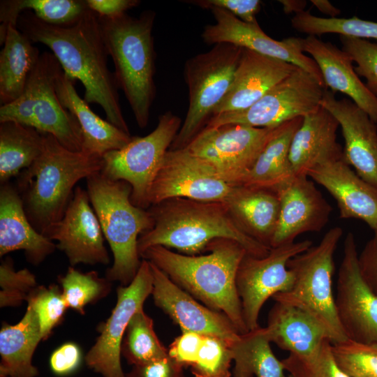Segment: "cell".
Here are the masks:
<instances>
[{"mask_svg":"<svg viewBox=\"0 0 377 377\" xmlns=\"http://www.w3.org/2000/svg\"><path fill=\"white\" fill-rule=\"evenodd\" d=\"M17 27L33 43L46 45L64 72L82 84L84 99L99 105L106 120L131 135L114 74L108 66L109 54L96 13L89 8L77 22L64 27L45 23L27 10L20 14Z\"/></svg>","mask_w":377,"mask_h":377,"instance_id":"6da1fadb","label":"cell"},{"mask_svg":"<svg viewBox=\"0 0 377 377\" xmlns=\"http://www.w3.org/2000/svg\"><path fill=\"white\" fill-rule=\"evenodd\" d=\"M207 254L188 256L162 246L141 255L163 271L178 286L206 306L226 314L240 334L248 332L236 286L239 264L247 253L235 240L218 238L207 248Z\"/></svg>","mask_w":377,"mask_h":377,"instance_id":"7a4b0ae2","label":"cell"},{"mask_svg":"<svg viewBox=\"0 0 377 377\" xmlns=\"http://www.w3.org/2000/svg\"><path fill=\"white\" fill-rule=\"evenodd\" d=\"M147 209L154 226L138 238L140 256L154 246L175 249L184 255H200L218 238L235 240L248 254L257 258L266 256L271 249L244 231L226 202L174 198L151 205Z\"/></svg>","mask_w":377,"mask_h":377,"instance_id":"3957f363","label":"cell"},{"mask_svg":"<svg viewBox=\"0 0 377 377\" xmlns=\"http://www.w3.org/2000/svg\"><path fill=\"white\" fill-rule=\"evenodd\" d=\"M44 136L42 153L18 175L16 187L28 219L41 234L63 217L77 182L103 165L101 156L71 151L52 135Z\"/></svg>","mask_w":377,"mask_h":377,"instance_id":"277c9868","label":"cell"},{"mask_svg":"<svg viewBox=\"0 0 377 377\" xmlns=\"http://www.w3.org/2000/svg\"><path fill=\"white\" fill-rule=\"evenodd\" d=\"M98 16L119 89L123 91L138 126L144 128L156 96L152 36L156 13L148 10L138 17L126 13L114 17Z\"/></svg>","mask_w":377,"mask_h":377,"instance_id":"5b68a950","label":"cell"},{"mask_svg":"<svg viewBox=\"0 0 377 377\" xmlns=\"http://www.w3.org/2000/svg\"><path fill=\"white\" fill-rule=\"evenodd\" d=\"M87 179V191L100 222L104 237L113 254V264L105 278L129 285L141 261L138 249L140 235L154 226L148 209L136 207L131 200L132 188L125 181L111 180L101 172Z\"/></svg>","mask_w":377,"mask_h":377,"instance_id":"8992f818","label":"cell"},{"mask_svg":"<svg viewBox=\"0 0 377 377\" xmlns=\"http://www.w3.org/2000/svg\"><path fill=\"white\" fill-rule=\"evenodd\" d=\"M342 235L341 228L334 227L318 245L292 258L287 267L294 276L293 288L272 297L275 302L297 306L312 316L325 330L332 344L348 340L338 319L332 287L334 255Z\"/></svg>","mask_w":377,"mask_h":377,"instance_id":"52a82bcc","label":"cell"},{"mask_svg":"<svg viewBox=\"0 0 377 377\" xmlns=\"http://www.w3.org/2000/svg\"><path fill=\"white\" fill-rule=\"evenodd\" d=\"M61 69L52 52L40 53L20 96L1 105L0 123L15 121L31 126L52 135L68 149L82 151V129L76 118L61 105L55 89V80Z\"/></svg>","mask_w":377,"mask_h":377,"instance_id":"ba28073f","label":"cell"},{"mask_svg":"<svg viewBox=\"0 0 377 377\" xmlns=\"http://www.w3.org/2000/svg\"><path fill=\"white\" fill-rule=\"evenodd\" d=\"M242 51V47L234 45L219 43L186 61L184 75L189 104L170 149L186 147L204 128L230 88Z\"/></svg>","mask_w":377,"mask_h":377,"instance_id":"9c48e42d","label":"cell"},{"mask_svg":"<svg viewBox=\"0 0 377 377\" xmlns=\"http://www.w3.org/2000/svg\"><path fill=\"white\" fill-rule=\"evenodd\" d=\"M182 124L181 119L172 112H164L149 134L132 137L123 148L103 154L101 172L111 180L128 183L132 203L147 209L151 206L152 183Z\"/></svg>","mask_w":377,"mask_h":377,"instance_id":"30bf717a","label":"cell"},{"mask_svg":"<svg viewBox=\"0 0 377 377\" xmlns=\"http://www.w3.org/2000/svg\"><path fill=\"white\" fill-rule=\"evenodd\" d=\"M326 87L305 70L297 68L251 107L214 115L205 127L236 124L256 128H275L304 117L320 105Z\"/></svg>","mask_w":377,"mask_h":377,"instance_id":"8fae6325","label":"cell"},{"mask_svg":"<svg viewBox=\"0 0 377 377\" xmlns=\"http://www.w3.org/2000/svg\"><path fill=\"white\" fill-rule=\"evenodd\" d=\"M280 126L256 128L228 124L205 127L186 148L211 164L228 184L240 186Z\"/></svg>","mask_w":377,"mask_h":377,"instance_id":"7c38bea8","label":"cell"},{"mask_svg":"<svg viewBox=\"0 0 377 377\" xmlns=\"http://www.w3.org/2000/svg\"><path fill=\"white\" fill-rule=\"evenodd\" d=\"M311 246V241L303 240L271 248L263 258L246 253L242 258L237 272L236 286L248 332L260 327L259 313L269 297L293 288L294 276L287 263Z\"/></svg>","mask_w":377,"mask_h":377,"instance_id":"4fadbf2b","label":"cell"},{"mask_svg":"<svg viewBox=\"0 0 377 377\" xmlns=\"http://www.w3.org/2000/svg\"><path fill=\"white\" fill-rule=\"evenodd\" d=\"M234 187L211 164L187 148L170 149L152 183L149 203L174 198L226 202Z\"/></svg>","mask_w":377,"mask_h":377,"instance_id":"5bb4252c","label":"cell"},{"mask_svg":"<svg viewBox=\"0 0 377 377\" xmlns=\"http://www.w3.org/2000/svg\"><path fill=\"white\" fill-rule=\"evenodd\" d=\"M153 275L150 263L142 259L128 286L117 288V303L110 316L98 327L99 336L87 353V366L103 377H126L121 364V344L133 316L151 294Z\"/></svg>","mask_w":377,"mask_h":377,"instance_id":"9a60e30c","label":"cell"},{"mask_svg":"<svg viewBox=\"0 0 377 377\" xmlns=\"http://www.w3.org/2000/svg\"><path fill=\"white\" fill-rule=\"evenodd\" d=\"M335 307L348 339L377 343V294L362 277L354 235L348 232L337 286Z\"/></svg>","mask_w":377,"mask_h":377,"instance_id":"2e32d148","label":"cell"},{"mask_svg":"<svg viewBox=\"0 0 377 377\" xmlns=\"http://www.w3.org/2000/svg\"><path fill=\"white\" fill-rule=\"evenodd\" d=\"M87 191L77 186L63 217L42 234L66 256L73 267L80 263L108 265L104 235Z\"/></svg>","mask_w":377,"mask_h":377,"instance_id":"e0dca14e","label":"cell"},{"mask_svg":"<svg viewBox=\"0 0 377 377\" xmlns=\"http://www.w3.org/2000/svg\"><path fill=\"white\" fill-rule=\"evenodd\" d=\"M210 10L215 23L207 24L204 28L201 36L205 43H229L286 61L309 72L325 87L318 65L301 50L297 38L289 37L276 40L267 35L258 22H243L222 8H212Z\"/></svg>","mask_w":377,"mask_h":377,"instance_id":"ac0fdd59","label":"cell"},{"mask_svg":"<svg viewBox=\"0 0 377 377\" xmlns=\"http://www.w3.org/2000/svg\"><path fill=\"white\" fill-rule=\"evenodd\" d=\"M149 263L153 275L151 295L154 302L179 326L182 332L217 337L230 346L239 339L240 334L226 314L199 303L166 274Z\"/></svg>","mask_w":377,"mask_h":377,"instance_id":"d6986e66","label":"cell"},{"mask_svg":"<svg viewBox=\"0 0 377 377\" xmlns=\"http://www.w3.org/2000/svg\"><path fill=\"white\" fill-rule=\"evenodd\" d=\"M307 177L295 176L276 190L280 209L271 248L295 242L304 232H320L329 221L332 207Z\"/></svg>","mask_w":377,"mask_h":377,"instance_id":"ffe728a7","label":"cell"},{"mask_svg":"<svg viewBox=\"0 0 377 377\" xmlns=\"http://www.w3.org/2000/svg\"><path fill=\"white\" fill-rule=\"evenodd\" d=\"M320 105L338 121L344 139L343 159L357 175L377 188V126L350 98L338 100L325 90Z\"/></svg>","mask_w":377,"mask_h":377,"instance_id":"44dd1931","label":"cell"},{"mask_svg":"<svg viewBox=\"0 0 377 377\" xmlns=\"http://www.w3.org/2000/svg\"><path fill=\"white\" fill-rule=\"evenodd\" d=\"M297 68L286 61L242 48L230 88L212 116L251 107Z\"/></svg>","mask_w":377,"mask_h":377,"instance_id":"7402d4cb","label":"cell"},{"mask_svg":"<svg viewBox=\"0 0 377 377\" xmlns=\"http://www.w3.org/2000/svg\"><path fill=\"white\" fill-rule=\"evenodd\" d=\"M336 200L341 219H356L377 228V188L340 159L318 165L307 174Z\"/></svg>","mask_w":377,"mask_h":377,"instance_id":"603a6c76","label":"cell"},{"mask_svg":"<svg viewBox=\"0 0 377 377\" xmlns=\"http://www.w3.org/2000/svg\"><path fill=\"white\" fill-rule=\"evenodd\" d=\"M297 40L301 50L309 53L318 65L325 87L334 93L339 91L347 95L377 123V96L360 79L350 57L335 45L315 36Z\"/></svg>","mask_w":377,"mask_h":377,"instance_id":"cb8c5ba5","label":"cell"},{"mask_svg":"<svg viewBox=\"0 0 377 377\" xmlns=\"http://www.w3.org/2000/svg\"><path fill=\"white\" fill-rule=\"evenodd\" d=\"M339 126L337 119L321 105L303 117L290 147L295 176H307L318 165L343 158V148L337 140Z\"/></svg>","mask_w":377,"mask_h":377,"instance_id":"d4e9b609","label":"cell"},{"mask_svg":"<svg viewBox=\"0 0 377 377\" xmlns=\"http://www.w3.org/2000/svg\"><path fill=\"white\" fill-rule=\"evenodd\" d=\"M56 244L38 232L24 212L16 187L8 182L0 188V256L22 250L27 261L38 265L56 249Z\"/></svg>","mask_w":377,"mask_h":377,"instance_id":"484cf974","label":"cell"},{"mask_svg":"<svg viewBox=\"0 0 377 377\" xmlns=\"http://www.w3.org/2000/svg\"><path fill=\"white\" fill-rule=\"evenodd\" d=\"M73 80L61 69L55 80V89L61 105L77 119L83 137L82 151L102 157L125 147L131 135L96 114L77 94Z\"/></svg>","mask_w":377,"mask_h":377,"instance_id":"4316f807","label":"cell"},{"mask_svg":"<svg viewBox=\"0 0 377 377\" xmlns=\"http://www.w3.org/2000/svg\"><path fill=\"white\" fill-rule=\"evenodd\" d=\"M266 327L271 343L302 357L315 354L325 341H330L325 330L312 316L283 302H276L272 307Z\"/></svg>","mask_w":377,"mask_h":377,"instance_id":"83f0119b","label":"cell"},{"mask_svg":"<svg viewBox=\"0 0 377 377\" xmlns=\"http://www.w3.org/2000/svg\"><path fill=\"white\" fill-rule=\"evenodd\" d=\"M226 203L248 235L271 248L280 209L276 192L265 188L235 186Z\"/></svg>","mask_w":377,"mask_h":377,"instance_id":"f1b7e54d","label":"cell"},{"mask_svg":"<svg viewBox=\"0 0 377 377\" xmlns=\"http://www.w3.org/2000/svg\"><path fill=\"white\" fill-rule=\"evenodd\" d=\"M42 340L38 317L29 306L17 323H3L0 330V377H37L39 371L32 358Z\"/></svg>","mask_w":377,"mask_h":377,"instance_id":"f546056e","label":"cell"},{"mask_svg":"<svg viewBox=\"0 0 377 377\" xmlns=\"http://www.w3.org/2000/svg\"><path fill=\"white\" fill-rule=\"evenodd\" d=\"M303 117H297L279 126L249 172L241 186L269 189L278 188L290 182L294 173L289 159L293 138Z\"/></svg>","mask_w":377,"mask_h":377,"instance_id":"4dcf8cb0","label":"cell"},{"mask_svg":"<svg viewBox=\"0 0 377 377\" xmlns=\"http://www.w3.org/2000/svg\"><path fill=\"white\" fill-rule=\"evenodd\" d=\"M40 54L39 50L17 27H8L0 52L1 105L20 96Z\"/></svg>","mask_w":377,"mask_h":377,"instance_id":"1f68e13d","label":"cell"},{"mask_svg":"<svg viewBox=\"0 0 377 377\" xmlns=\"http://www.w3.org/2000/svg\"><path fill=\"white\" fill-rule=\"evenodd\" d=\"M45 136L15 121L0 123V182L7 183L28 168L40 155Z\"/></svg>","mask_w":377,"mask_h":377,"instance_id":"d6a6232c","label":"cell"},{"mask_svg":"<svg viewBox=\"0 0 377 377\" xmlns=\"http://www.w3.org/2000/svg\"><path fill=\"white\" fill-rule=\"evenodd\" d=\"M267 327H260L240 334L230 347L235 362L231 377H286L282 361L270 347Z\"/></svg>","mask_w":377,"mask_h":377,"instance_id":"836d02e7","label":"cell"},{"mask_svg":"<svg viewBox=\"0 0 377 377\" xmlns=\"http://www.w3.org/2000/svg\"><path fill=\"white\" fill-rule=\"evenodd\" d=\"M88 8L86 0H1L0 44L3 45L8 27H17L24 11H31L45 23L64 27L77 22Z\"/></svg>","mask_w":377,"mask_h":377,"instance_id":"e575fe53","label":"cell"},{"mask_svg":"<svg viewBox=\"0 0 377 377\" xmlns=\"http://www.w3.org/2000/svg\"><path fill=\"white\" fill-rule=\"evenodd\" d=\"M121 355L132 366L144 365L168 355V350L158 339L154 322L144 309L131 319L121 344Z\"/></svg>","mask_w":377,"mask_h":377,"instance_id":"d590c367","label":"cell"},{"mask_svg":"<svg viewBox=\"0 0 377 377\" xmlns=\"http://www.w3.org/2000/svg\"><path fill=\"white\" fill-rule=\"evenodd\" d=\"M292 27L297 31L308 36L325 34H338L361 39H374L377 42V22L360 19L326 18L313 15L309 11L295 15L291 19Z\"/></svg>","mask_w":377,"mask_h":377,"instance_id":"8d00e7d4","label":"cell"},{"mask_svg":"<svg viewBox=\"0 0 377 377\" xmlns=\"http://www.w3.org/2000/svg\"><path fill=\"white\" fill-rule=\"evenodd\" d=\"M61 291L68 308L81 315L84 307L106 297L111 290V281L99 276L96 271L81 272L69 267L64 276L59 277Z\"/></svg>","mask_w":377,"mask_h":377,"instance_id":"74e56055","label":"cell"},{"mask_svg":"<svg viewBox=\"0 0 377 377\" xmlns=\"http://www.w3.org/2000/svg\"><path fill=\"white\" fill-rule=\"evenodd\" d=\"M334 359L350 377H377V343L346 340L332 344Z\"/></svg>","mask_w":377,"mask_h":377,"instance_id":"f35d334b","label":"cell"},{"mask_svg":"<svg viewBox=\"0 0 377 377\" xmlns=\"http://www.w3.org/2000/svg\"><path fill=\"white\" fill-rule=\"evenodd\" d=\"M27 302L38 317L43 340L47 339L68 309L61 288L55 284L38 286L29 293Z\"/></svg>","mask_w":377,"mask_h":377,"instance_id":"ab89813d","label":"cell"},{"mask_svg":"<svg viewBox=\"0 0 377 377\" xmlns=\"http://www.w3.org/2000/svg\"><path fill=\"white\" fill-rule=\"evenodd\" d=\"M287 377H350L337 364L332 351V343L323 342L319 350L309 357L289 353L281 360Z\"/></svg>","mask_w":377,"mask_h":377,"instance_id":"60d3db41","label":"cell"},{"mask_svg":"<svg viewBox=\"0 0 377 377\" xmlns=\"http://www.w3.org/2000/svg\"><path fill=\"white\" fill-rule=\"evenodd\" d=\"M233 361L230 344L223 339L204 335L203 343L191 371L195 377H231Z\"/></svg>","mask_w":377,"mask_h":377,"instance_id":"b9f144b4","label":"cell"},{"mask_svg":"<svg viewBox=\"0 0 377 377\" xmlns=\"http://www.w3.org/2000/svg\"><path fill=\"white\" fill-rule=\"evenodd\" d=\"M38 285L36 276L28 269L15 270L10 257L1 261L0 265V306H18Z\"/></svg>","mask_w":377,"mask_h":377,"instance_id":"7bdbcfd3","label":"cell"},{"mask_svg":"<svg viewBox=\"0 0 377 377\" xmlns=\"http://www.w3.org/2000/svg\"><path fill=\"white\" fill-rule=\"evenodd\" d=\"M342 50L357 64L354 69L358 76L366 79L365 85L377 96V43L366 39L340 36Z\"/></svg>","mask_w":377,"mask_h":377,"instance_id":"ee69618b","label":"cell"},{"mask_svg":"<svg viewBox=\"0 0 377 377\" xmlns=\"http://www.w3.org/2000/svg\"><path fill=\"white\" fill-rule=\"evenodd\" d=\"M204 335L194 332H182L170 344L168 355L184 367L193 364L203 343Z\"/></svg>","mask_w":377,"mask_h":377,"instance_id":"f6af8a7d","label":"cell"},{"mask_svg":"<svg viewBox=\"0 0 377 377\" xmlns=\"http://www.w3.org/2000/svg\"><path fill=\"white\" fill-rule=\"evenodd\" d=\"M186 2L205 9H224L247 23L258 22L256 15L261 8V1L258 0H194Z\"/></svg>","mask_w":377,"mask_h":377,"instance_id":"bcb514c9","label":"cell"},{"mask_svg":"<svg viewBox=\"0 0 377 377\" xmlns=\"http://www.w3.org/2000/svg\"><path fill=\"white\" fill-rule=\"evenodd\" d=\"M82 362V351L77 344L67 342L53 351L50 357V367L57 376L73 373Z\"/></svg>","mask_w":377,"mask_h":377,"instance_id":"7dc6e473","label":"cell"},{"mask_svg":"<svg viewBox=\"0 0 377 377\" xmlns=\"http://www.w3.org/2000/svg\"><path fill=\"white\" fill-rule=\"evenodd\" d=\"M184 368L168 355L149 364L133 366L126 377H184Z\"/></svg>","mask_w":377,"mask_h":377,"instance_id":"c3c4849f","label":"cell"},{"mask_svg":"<svg viewBox=\"0 0 377 377\" xmlns=\"http://www.w3.org/2000/svg\"><path fill=\"white\" fill-rule=\"evenodd\" d=\"M374 232L373 237L358 255V263L362 277L377 294V228Z\"/></svg>","mask_w":377,"mask_h":377,"instance_id":"681fc988","label":"cell"},{"mask_svg":"<svg viewBox=\"0 0 377 377\" xmlns=\"http://www.w3.org/2000/svg\"><path fill=\"white\" fill-rule=\"evenodd\" d=\"M88 7L98 15L114 17L138 6V0H86Z\"/></svg>","mask_w":377,"mask_h":377,"instance_id":"f907efd6","label":"cell"},{"mask_svg":"<svg viewBox=\"0 0 377 377\" xmlns=\"http://www.w3.org/2000/svg\"><path fill=\"white\" fill-rule=\"evenodd\" d=\"M279 2L283 6V10L286 14L295 13V15L302 13L307 4L304 0H279Z\"/></svg>","mask_w":377,"mask_h":377,"instance_id":"816d5d0a","label":"cell"},{"mask_svg":"<svg viewBox=\"0 0 377 377\" xmlns=\"http://www.w3.org/2000/svg\"><path fill=\"white\" fill-rule=\"evenodd\" d=\"M312 4L321 13L330 16V18L337 17L341 10L327 0H311Z\"/></svg>","mask_w":377,"mask_h":377,"instance_id":"f5cc1de1","label":"cell"}]
</instances>
